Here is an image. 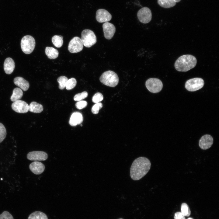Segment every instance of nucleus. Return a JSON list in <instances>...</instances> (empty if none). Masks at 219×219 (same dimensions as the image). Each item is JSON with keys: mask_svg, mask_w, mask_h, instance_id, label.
Here are the masks:
<instances>
[{"mask_svg": "<svg viewBox=\"0 0 219 219\" xmlns=\"http://www.w3.org/2000/svg\"><path fill=\"white\" fill-rule=\"evenodd\" d=\"M151 166V162L148 158L144 157L137 158L133 161L130 167L131 178L134 180L140 179L148 172Z\"/></svg>", "mask_w": 219, "mask_h": 219, "instance_id": "nucleus-1", "label": "nucleus"}, {"mask_svg": "<svg viewBox=\"0 0 219 219\" xmlns=\"http://www.w3.org/2000/svg\"><path fill=\"white\" fill-rule=\"evenodd\" d=\"M196 63V59L194 56L190 54L183 55L176 60L174 66L178 71L186 72L194 68Z\"/></svg>", "mask_w": 219, "mask_h": 219, "instance_id": "nucleus-2", "label": "nucleus"}, {"mask_svg": "<svg viewBox=\"0 0 219 219\" xmlns=\"http://www.w3.org/2000/svg\"><path fill=\"white\" fill-rule=\"evenodd\" d=\"M100 82L106 86L114 87L119 82V77L114 72L109 70L103 73L99 78Z\"/></svg>", "mask_w": 219, "mask_h": 219, "instance_id": "nucleus-3", "label": "nucleus"}, {"mask_svg": "<svg viewBox=\"0 0 219 219\" xmlns=\"http://www.w3.org/2000/svg\"><path fill=\"white\" fill-rule=\"evenodd\" d=\"M35 44V40L33 36L26 35L23 37L21 41L22 50L25 54H30L34 50Z\"/></svg>", "mask_w": 219, "mask_h": 219, "instance_id": "nucleus-4", "label": "nucleus"}, {"mask_svg": "<svg viewBox=\"0 0 219 219\" xmlns=\"http://www.w3.org/2000/svg\"><path fill=\"white\" fill-rule=\"evenodd\" d=\"M81 40L83 45L87 47H91L97 41L96 37L93 32L87 29L84 30L82 31Z\"/></svg>", "mask_w": 219, "mask_h": 219, "instance_id": "nucleus-5", "label": "nucleus"}, {"mask_svg": "<svg viewBox=\"0 0 219 219\" xmlns=\"http://www.w3.org/2000/svg\"><path fill=\"white\" fill-rule=\"evenodd\" d=\"M204 84V81L202 78H195L187 81L185 83V87L188 91L194 92L201 89Z\"/></svg>", "mask_w": 219, "mask_h": 219, "instance_id": "nucleus-6", "label": "nucleus"}, {"mask_svg": "<svg viewBox=\"0 0 219 219\" xmlns=\"http://www.w3.org/2000/svg\"><path fill=\"white\" fill-rule=\"evenodd\" d=\"M145 85L150 92L153 93L160 92L163 87V84L161 81L155 78L148 79L146 82Z\"/></svg>", "mask_w": 219, "mask_h": 219, "instance_id": "nucleus-7", "label": "nucleus"}, {"mask_svg": "<svg viewBox=\"0 0 219 219\" xmlns=\"http://www.w3.org/2000/svg\"><path fill=\"white\" fill-rule=\"evenodd\" d=\"M83 45L81 39L78 36L73 37L69 42L68 49L71 53H78L82 51Z\"/></svg>", "mask_w": 219, "mask_h": 219, "instance_id": "nucleus-8", "label": "nucleus"}, {"mask_svg": "<svg viewBox=\"0 0 219 219\" xmlns=\"http://www.w3.org/2000/svg\"><path fill=\"white\" fill-rule=\"evenodd\" d=\"M139 21L143 23H147L151 20L152 14L151 10L148 7H144L140 9L137 13Z\"/></svg>", "mask_w": 219, "mask_h": 219, "instance_id": "nucleus-9", "label": "nucleus"}, {"mask_svg": "<svg viewBox=\"0 0 219 219\" xmlns=\"http://www.w3.org/2000/svg\"><path fill=\"white\" fill-rule=\"evenodd\" d=\"M12 109L16 112L19 113H25L29 110V106L25 102L18 100L14 102L12 104Z\"/></svg>", "mask_w": 219, "mask_h": 219, "instance_id": "nucleus-10", "label": "nucleus"}, {"mask_svg": "<svg viewBox=\"0 0 219 219\" xmlns=\"http://www.w3.org/2000/svg\"><path fill=\"white\" fill-rule=\"evenodd\" d=\"M27 157L31 161H45L47 158L48 155L46 153L43 151H33L28 153Z\"/></svg>", "mask_w": 219, "mask_h": 219, "instance_id": "nucleus-11", "label": "nucleus"}, {"mask_svg": "<svg viewBox=\"0 0 219 219\" xmlns=\"http://www.w3.org/2000/svg\"><path fill=\"white\" fill-rule=\"evenodd\" d=\"M96 17L98 22L100 23H105L111 19L112 16L106 10L100 9L97 11Z\"/></svg>", "mask_w": 219, "mask_h": 219, "instance_id": "nucleus-12", "label": "nucleus"}, {"mask_svg": "<svg viewBox=\"0 0 219 219\" xmlns=\"http://www.w3.org/2000/svg\"><path fill=\"white\" fill-rule=\"evenodd\" d=\"M104 36L108 40H110L113 37L116 31V28L112 23L106 22L102 26Z\"/></svg>", "mask_w": 219, "mask_h": 219, "instance_id": "nucleus-13", "label": "nucleus"}, {"mask_svg": "<svg viewBox=\"0 0 219 219\" xmlns=\"http://www.w3.org/2000/svg\"><path fill=\"white\" fill-rule=\"evenodd\" d=\"M213 143L212 137L209 134H206L200 138L199 141V145L201 149L207 150L212 146Z\"/></svg>", "mask_w": 219, "mask_h": 219, "instance_id": "nucleus-14", "label": "nucleus"}, {"mask_svg": "<svg viewBox=\"0 0 219 219\" xmlns=\"http://www.w3.org/2000/svg\"><path fill=\"white\" fill-rule=\"evenodd\" d=\"M29 168L31 171L34 174L39 175L41 174L44 171L45 166L41 162L34 161L30 164Z\"/></svg>", "mask_w": 219, "mask_h": 219, "instance_id": "nucleus-15", "label": "nucleus"}, {"mask_svg": "<svg viewBox=\"0 0 219 219\" xmlns=\"http://www.w3.org/2000/svg\"><path fill=\"white\" fill-rule=\"evenodd\" d=\"M15 68V62L10 57L6 58L4 63V69L5 73L10 74L13 72Z\"/></svg>", "mask_w": 219, "mask_h": 219, "instance_id": "nucleus-16", "label": "nucleus"}, {"mask_svg": "<svg viewBox=\"0 0 219 219\" xmlns=\"http://www.w3.org/2000/svg\"><path fill=\"white\" fill-rule=\"evenodd\" d=\"M14 82L15 85L19 87L24 91H27L29 88V82L21 77H17L14 79Z\"/></svg>", "mask_w": 219, "mask_h": 219, "instance_id": "nucleus-17", "label": "nucleus"}, {"mask_svg": "<svg viewBox=\"0 0 219 219\" xmlns=\"http://www.w3.org/2000/svg\"><path fill=\"white\" fill-rule=\"evenodd\" d=\"M83 121V116L79 112H75L71 115L69 121V124L72 126L79 124Z\"/></svg>", "mask_w": 219, "mask_h": 219, "instance_id": "nucleus-18", "label": "nucleus"}, {"mask_svg": "<svg viewBox=\"0 0 219 219\" xmlns=\"http://www.w3.org/2000/svg\"><path fill=\"white\" fill-rule=\"evenodd\" d=\"M181 0H158V4L165 8H169L175 6L177 2Z\"/></svg>", "mask_w": 219, "mask_h": 219, "instance_id": "nucleus-19", "label": "nucleus"}, {"mask_svg": "<svg viewBox=\"0 0 219 219\" xmlns=\"http://www.w3.org/2000/svg\"><path fill=\"white\" fill-rule=\"evenodd\" d=\"M45 53L47 57L51 59L56 58L59 55L58 50L52 47H46L45 50Z\"/></svg>", "mask_w": 219, "mask_h": 219, "instance_id": "nucleus-20", "label": "nucleus"}, {"mask_svg": "<svg viewBox=\"0 0 219 219\" xmlns=\"http://www.w3.org/2000/svg\"><path fill=\"white\" fill-rule=\"evenodd\" d=\"M29 110L32 112L39 113L42 112L43 110L42 105L35 102H32L29 106Z\"/></svg>", "mask_w": 219, "mask_h": 219, "instance_id": "nucleus-21", "label": "nucleus"}, {"mask_svg": "<svg viewBox=\"0 0 219 219\" xmlns=\"http://www.w3.org/2000/svg\"><path fill=\"white\" fill-rule=\"evenodd\" d=\"M23 94L22 90L19 88H16L13 90L12 94L10 97L12 102H15L20 99Z\"/></svg>", "mask_w": 219, "mask_h": 219, "instance_id": "nucleus-22", "label": "nucleus"}, {"mask_svg": "<svg viewBox=\"0 0 219 219\" xmlns=\"http://www.w3.org/2000/svg\"><path fill=\"white\" fill-rule=\"evenodd\" d=\"M28 219H48L47 215L39 211L34 212L29 216Z\"/></svg>", "mask_w": 219, "mask_h": 219, "instance_id": "nucleus-23", "label": "nucleus"}, {"mask_svg": "<svg viewBox=\"0 0 219 219\" xmlns=\"http://www.w3.org/2000/svg\"><path fill=\"white\" fill-rule=\"evenodd\" d=\"M52 41L54 45L56 47H61L63 43V37L61 35L54 36L52 38Z\"/></svg>", "mask_w": 219, "mask_h": 219, "instance_id": "nucleus-24", "label": "nucleus"}, {"mask_svg": "<svg viewBox=\"0 0 219 219\" xmlns=\"http://www.w3.org/2000/svg\"><path fill=\"white\" fill-rule=\"evenodd\" d=\"M68 80V78L65 76H62L59 77L57 79V81L59 83V89H63L65 88Z\"/></svg>", "mask_w": 219, "mask_h": 219, "instance_id": "nucleus-25", "label": "nucleus"}, {"mask_svg": "<svg viewBox=\"0 0 219 219\" xmlns=\"http://www.w3.org/2000/svg\"><path fill=\"white\" fill-rule=\"evenodd\" d=\"M181 213L184 216L189 217L191 214V211L188 205L186 203H183L181 205Z\"/></svg>", "mask_w": 219, "mask_h": 219, "instance_id": "nucleus-26", "label": "nucleus"}, {"mask_svg": "<svg viewBox=\"0 0 219 219\" xmlns=\"http://www.w3.org/2000/svg\"><path fill=\"white\" fill-rule=\"evenodd\" d=\"M76 83V80L74 78H71L68 79L65 87L66 89L68 90L72 89L75 87Z\"/></svg>", "mask_w": 219, "mask_h": 219, "instance_id": "nucleus-27", "label": "nucleus"}, {"mask_svg": "<svg viewBox=\"0 0 219 219\" xmlns=\"http://www.w3.org/2000/svg\"><path fill=\"white\" fill-rule=\"evenodd\" d=\"M88 96L87 92L86 91H84L76 94L74 97V99L75 101H79L86 98Z\"/></svg>", "mask_w": 219, "mask_h": 219, "instance_id": "nucleus-28", "label": "nucleus"}, {"mask_svg": "<svg viewBox=\"0 0 219 219\" xmlns=\"http://www.w3.org/2000/svg\"><path fill=\"white\" fill-rule=\"evenodd\" d=\"M6 134V130L5 126L0 123V143L5 138Z\"/></svg>", "mask_w": 219, "mask_h": 219, "instance_id": "nucleus-29", "label": "nucleus"}, {"mask_svg": "<svg viewBox=\"0 0 219 219\" xmlns=\"http://www.w3.org/2000/svg\"><path fill=\"white\" fill-rule=\"evenodd\" d=\"M103 96L100 92H97L93 96L92 98V102L95 103H99L103 100Z\"/></svg>", "mask_w": 219, "mask_h": 219, "instance_id": "nucleus-30", "label": "nucleus"}, {"mask_svg": "<svg viewBox=\"0 0 219 219\" xmlns=\"http://www.w3.org/2000/svg\"><path fill=\"white\" fill-rule=\"evenodd\" d=\"M103 107L102 104L101 103H96L92 107L91 111L94 114H97L98 113L99 109Z\"/></svg>", "mask_w": 219, "mask_h": 219, "instance_id": "nucleus-31", "label": "nucleus"}, {"mask_svg": "<svg viewBox=\"0 0 219 219\" xmlns=\"http://www.w3.org/2000/svg\"><path fill=\"white\" fill-rule=\"evenodd\" d=\"M0 219H14L12 215L8 211H4L0 215Z\"/></svg>", "mask_w": 219, "mask_h": 219, "instance_id": "nucleus-32", "label": "nucleus"}, {"mask_svg": "<svg viewBox=\"0 0 219 219\" xmlns=\"http://www.w3.org/2000/svg\"><path fill=\"white\" fill-rule=\"evenodd\" d=\"M87 105V103L85 101H80L77 102L75 106L77 109H81L85 108Z\"/></svg>", "mask_w": 219, "mask_h": 219, "instance_id": "nucleus-33", "label": "nucleus"}, {"mask_svg": "<svg viewBox=\"0 0 219 219\" xmlns=\"http://www.w3.org/2000/svg\"><path fill=\"white\" fill-rule=\"evenodd\" d=\"M174 218V219H186L185 216L180 212H176L175 214Z\"/></svg>", "mask_w": 219, "mask_h": 219, "instance_id": "nucleus-34", "label": "nucleus"}, {"mask_svg": "<svg viewBox=\"0 0 219 219\" xmlns=\"http://www.w3.org/2000/svg\"><path fill=\"white\" fill-rule=\"evenodd\" d=\"M187 219H193L192 217H189V218H188Z\"/></svg>", "mask_w": 219, "mask_h": 219, "instance_id": "nucleus-35", "label": "nucleus"}, {"mask_svg": "<svg viewBox=\"0 0 219 219\" xmlns=\"http://www.w3.org/2000/svg\"><path fill=\"white\" fill-rule=\"evenodd\" d=\"M1 179V180H3V179Z\"/></svg>", "mask_w": 219, "mask_h": 219, "instance_id": "nucleus-36", "label": "nucleus"}, {"mask_svg": "<svg viewBox=\"0 0 219 219\" xmlns=\"http://www.w3.org/2000/svg\"><path fill=\"white\" fill-rule=\"evenodd\" d=\"M81 126H82V124H81Z\"/></svg>", "mask_w": 219, "mask_h": 219, "instance_id": "nucleus-37", "label": "nucleus"}, {"mask_svg": "<svg viewBox=\"0 0 219 219\" xmlns=\"http://www.w3.org/2000/svg\"><path fill=\"white\" fill-rule=\"evenodd\" d=\"M120 219H123L120 218Z\"/></svg>", "mask_w": 219, "mask_h": 219, "instance_id": "nucleus-38", "label": "nucleus"}]
</instances>
